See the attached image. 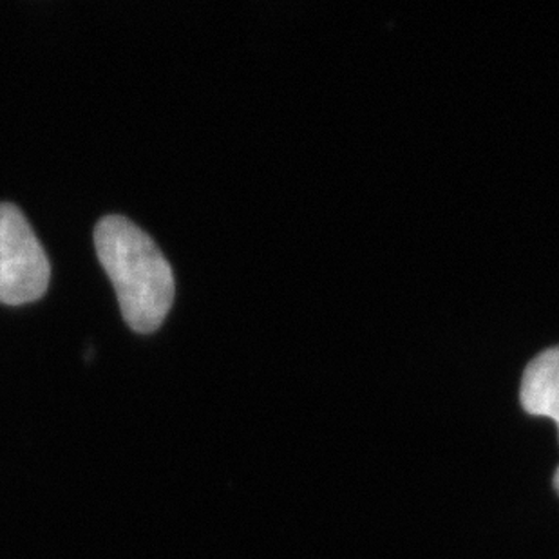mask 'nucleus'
Instances as JSON below:
<instances>
[{"instance_id":"nucleus-4","label":"nucleus","mask_w":559,"mask_h":559,"mask_svg":"<svg viewBox=\"0 0 559 559\" xmlns=\"http://www.w3.org/2000/svg\"><path fill=\"white\" fill-rule=\"evenodd\" d=\"M555 487H556V491H558V495H559V467H558V471H556V475H555Z\"/></svg>"},{"instance_id":"nucleus-3","label":"nucleus","mask_w":559,"mask_h":559,"mask_svg":"<svg viewBox=\"0 0 559 559\" xmlns=\"http://www.w3.org/2000/svg\"><path fill=\"white\" fill-rule=\"evenodd\" d=\"M520 399L525 412L555 420L559 433V346L545 349L528 362Z\"/></svg>"},{"instance_id":"nucleus-2","label":"nucleus","mask_w":559,"mask_h":559,"mask_svg":"<svg viewBox=\"0 0 559 559\" xmlns=\"http://www.w3.org/2000/svg\"><path fill=\"white\" fill-rule=\"evenodd\" d=\"M49 259L15 205L0 203V302L37 301L49 285Z\"/></svg>"},{"instance_id":"nucleus-1","label":"nucleus","mask_w":559,"mask_h":559,"mask_svg":"<svg viewBox=\"0 0 559 559\" xmlns=\"http://www.w3.org/2000/svg\"><path fill=\"white\" fill-rule=\"evenodd\" d=\"M95 247L127 324L158 330L175 301V275L158 245L127 217L107 216L96 225Z\"/></svg>"}]
</instances>
